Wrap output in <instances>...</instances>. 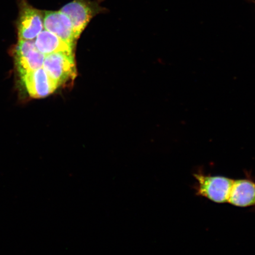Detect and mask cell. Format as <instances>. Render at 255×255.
<instances>
[{
    "label": "cell",
    "mask_w": 255,
    "mask_h": 255,
    "mask_svg": "<svg viewBox=\"0 0 255 255\" xmlns=\"http://www.w3.org/2000/svg\"><path fill=\"white\" fill-rule=\"evenodd\" d=\"M45 56L36 49L25 57L16 59L20 75L42 68Z\"/></svg>",
    "instance_id": "obj_9"
},
{
    "label": "cell",
    "mask_w": 255,
    "mask_h": 255,
    "mask_svg": "<svg viewBox=\"0 0 255 255\" xmlns=\"http://www.w3.org/2000/svg\"><path fill=\"white\" fill-rule=\"evenodd\" d=\"M43 25L45 30L56 35L73 46L76 39L71 21L61 11L44 12Z\"/></svg>",
    "instance_id": "obj_7"
},
{
    "label": "cell",
    "mask_w": 255,
    "mask_h": 255,
    "mask_svg": "<svg viewBox=\"0 0 255 255\" xmlns=\"http://www.w3.org/2000/svg\"><path fill=\"white\" fill-rule=\"evenodd\" d=\"M238 207L255 208V180L246 172L242 179L234 180L228 202Z\"/></svg>",
    "instance_id": "obj_6"
},
{
    "label": "cell",
    "mask_w": 255,
    "mask_h": 255,
    "mask_svg": "<svg viewBox=\"0 0 255 255\" xmlns=\"http://www.w3.org/2000/svg\"><path fill=\"white\" fill-rule=\"evenodd\" d=\"M44 14L25 1L20 5L17 22L19 40H31L43 30Z\"/></svg>",
    "instance_id": "obj_4"
},
{
    "label": "cell",
    "mask_w": 255,
    "mask_h": 255,
    "mask_svg": "<svg viewBox=\"0 0 255 255\" xmlns=\"http://www.w3.org/2000/svg\"><path fill=\"white\" fill-rule=\"evenodd\" d=\"M193 176L196 180L194 189L197 196L216 203L228 202L234 180L221 175L207 174L197 170Z\"/></svg>",
    "instance_id": "obj_1"
},
{
    "label": "cell",
    "mask_w": 255,
    "mask_h": 255,
    "mask_svg": "<svg viewBox=\"0 0 255 255\" xmlns=\"http://www.w3.org/2000/svg\"><path fill=\"white\" fill-rule=\"evenodd\" d=\"M60 11L71 21L76 39H78L91 19L104 11V8L90 0H73L64 5Z\"/></svg>",
    "instance_id": "obj_2"
},
{
    "label": "cell",
    "mask_w": 255,
    "mask_h": 255,
    "mask_svg": "<svg viewBox=\"0 0 255 255\" xmlns=\"http://www.w3.org/2000/svg\"><path fill=\"white\" fill-rule=\"evenodd\" d=\"M36 49L44 55L57 52H72L73 46L46 30L38 35L35 41Z\"/></svg>",
    "instance_id": "obj_8"
},
{
    "label": "cell",
    "mask_w": 255,
    "mask_h": 255,
    "mask_svg": "<svg viewBox=\"0 0 255 255\" xmlns=\"http://www.w3.org/2000/svg\"><path fill=\"white\" fill-rule=\"evenodd\" d=\"M43 67L47 75L58 86L75 75L72 52H57L47 55Z\"/></svg>",
    "instance_id": "obj_3"
},
{
    "label": "cell",
    "mask_w": 255,
    "mask_h": 255,
    "mask_svg": "<svg viewBox=\"0 0 255 255\" xmlns=\"http://www.w3.org/2000/svg\"><path fill=\"white\" fill-rule=\"evenodd\" d=\"M21 76L28 94L33 98L47 97L58 87L42 68L25 72Z\"/></svg>",
    "instance_id": "obj_5"
}]
</instances>
